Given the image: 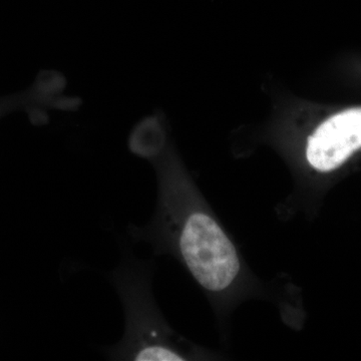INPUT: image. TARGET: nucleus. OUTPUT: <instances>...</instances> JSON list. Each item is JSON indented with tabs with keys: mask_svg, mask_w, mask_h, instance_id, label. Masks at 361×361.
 Listing matches in <instances>:
<instances>
[{
	"mask_svg": "<svg viewBox=\"0 0 361 361\" xmlns=\"http://www.w3.org/2000/svg\"><path fill=\"white\" fill-rule=\"evenodd\" d=\"M170 155L149 159L159 174L158 203L151 222L132 226L130 236L173 256L221 316L255 293L256 285L236 244Z\"/></svg>",
	"mask_w": 361,
	"mask_h": 361,
	"instance_id": "nucleus-1",
	"label": "nucleus"
},
{
	"mask_svg": "<svg viewBox=\"0 0 361 361\" xmlns=\"http://www.w3.org/2000/svg\"><path fill=\"white\" fill-rule=\"evenodd\" d=\"M113 280L122 298L126 331L122 341L108 349L116 360L183 361L204 360V349L177 334L157 307L151 289V270L137 262L116 270Z\"/></svg>",
	"mask_w": 361,
	"mask_h": 361,
	"instance_id": "nucleus-2",
	"label": "nucleus"
},
{
	"mask_svg": "<svg viewBox=\"0 0 361 361\" xmlns=\"http://www.w3.org/2000/svg\"><path fill=\"white\" fill-rule=\"evenodd\" d=\"M361 149V108L330 116L308 137L305 159L313 170L329 173Z\"/></svg>",
	"mask_w": 361,
	"mask_h": 361,
	"instance_id": "nucleus-3",
	"label": "nucleus"
},
{
	"mask_svg": "<svg viewBox=\"0 0 361 361\" xmlns=\"http://www.w3.org/2000/svg\"><path fill=\"white\" fill-rule=\"evenodd\" d=\"M65 80L54 71H45L35 78L30 87L20 92L0 97V120L18 111H25L30 116H44L51 110L71 109L63 104L70 97H63Z\"/></svg>",
	"mask_w": 361,
	"mask_h": 361,
	"instance_id": "nucleus-4",
	"label": "nucleus"
}]
</instances>
